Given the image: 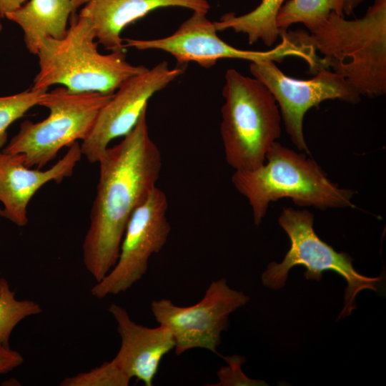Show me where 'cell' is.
Masks as SVG:
<instances>
[{
	"label": "cell",
	"mask_w": 386,
	"mask_h": 386,
	"mask_svg": "<svg viewBox=\"0 0 386 386\" xmlns=\"http://www.w3.org/2000/svg\"><path fill=\"white\" fill-rule=\"evenodd\" d=\"M147 111L98 162L96 194L82 244L84 264L96 282L115 265L130 217L159 178L162 154L149 135Z\"/></svg>",
	"instance_id": "cell-1"
},
{
	"label": "cell",
	"mask_w": 386,
	"mask_h": 386,
	"mask_svg": "<svg viewBox=\"0 0 386 386\" xmlns=\"http://www.w3.org/2000/svg\"><path fill=\"white\" fill-rule=\"evenodd\" d=\"M232 183L248 200L257 226L269 204L282 198L321 210L355 207L353 190L339 187L314 159L277 142L270 147L262 165L251 170L234 171Z\"/></svg>",
	"instance_id": "cell-2"
},
{
	"label": "cell",
	"mask_w": 386,
	"mask_h": 386,
	"mask_svg": "<svg viewBox=\"0 0 386 386\" xmlns=\"http://www.w3.org/2000/svg\"><path fill=\"white\" fill-rule=\"evenodd\" d=\"M95 39L91 21L71 14L62 39L42 40L36 54L39 71L31 88L47 91L60 84L72 92L113 94L124 81L148 69L129 63L125 51L99 53Z\"/></svg>",
	"instance_id": "cell-3"
},
{
	"label": "cell",
	"mask_w": 386,
	"mask_h": 386,
	"mask_svg": "<svg viewBox=\"0 0 386 386\" xmlns=\"http://www.w3.org/2000/svg\"><path fill=\"white\" fill-rule=\"evenodd\" d=\"M325 69L343 77L360 96L386 93V0H375L361 18L332 11L308 35Z\"/></svg>",
	"instance_id": "cell-4"
},
{
	"label": "cell",
	"mask_w": 386,
	"mask_h": 386,
	"mask_svg": "<svg viewBox=\"0 0 386 386\" xmlns=\"http://www.w3.org/2000/svg\"><path fill=\"white\" fill-rule=\"evenodd\" d=\"M222 96L219 130L225 160L234 171L256 169L281 136L278 105L262 82L234 69L225 72Z\"/></svg>",
	"instance_id": "cell-5"
},
{
	"label": "cell",
	"mask_w": 386,
	"mask_h": 386,
	"mask_svg": "<svg viewBox=\"0 0 386 386\" xmlns=\"http://www.w3.org/2000/svg\"><path fill=\"white\" fill-rule=\"evenodd\" d=\"M112 95L72 92L64 86L47 91L39 106L48 109V117L36 123L24 120L2 150L19 154L26 167L41 169L62 148L86 137L99 111Z\"/></svg>",
	"instance_id": "cell-6"
},
{
	"label": "cell",
	"mask_w": 386,
	"mask_h": 386,
	"mask_svg": "<svg viewBox=\"0 0 386 386\" xmlns=\"http://www.w3.org/2000/svg\"><path fill=\"white\" fill-rule=\"evenodd\" d=\"M314 215L307 209L284 208L279 224L288 235L290 248L280 263L271 262L262 275V283L271 289L282 288L289 271L295 266H303L307 279L320 281L325 271H333L347 282L344 305L337 320L350 315L356 308L357 295L364 290L377 291L381 277H370L360 274L352 265V258L337 252L322 241L313 229Z\"/></svg>",
	"instance_id": "cell-7"
},
{
	"label": "cell",
	"mask_w": 386,
	"mask_h": 386,
	"mask_svg": "<svg viewBox=\"0 0 386 386\" xmlns=\"http://www.w3.org/2000/svg\"><path fill=\"white\" fill-rule=\"evenodd\" d=\"M206 15L205 12L193 11L171 35L154 39H124V47L162 50L174 56L179 65L194 61L204 68L214 66L222 59L280 62L288 56L305 61L311 58L309 46L290 31L281 32V42L268 51L235 48L219 37L214 22Z\"/></svg>",
	"instance_id": "cell-8"
},
{
	"label": "cell",
	"mask_w": 386,
	"mask_h": 386,
	"mask_svg": "<svg viewBox=\"0 0 386 386\" xmlns=\"http://www.w3.org/2000/svg\"><path fill=\"white\" fill-rule=\"evenodd\" d=\"M249 300L247 295L232 289L222 278L212 281L202 300L193 305L180 307L169 299H161L152 302L151 310L159 325L170 330L177 355L196 348L218 355L221 334L228 327L230 314Z\"/></svg>",
	"instance_id": "cell-9"
},
{
	"label": "cell",
	"mask_w": 386,
	"mask_h": 386,
	"mask_svg": "<svg viewBox=\"0 0 386 386\" xmlns=\"http://www.w3.org/2000/svg\"><path fill=\"white\" fill-rule=\"evenodd\" d=\"M249 70L253 77L270 91L279 109L285 131L299 151L310 154L303 132L305 114L327 100L357 104L359 93L341 76L330 69L317 71L310 79L289 76L274 61H252Z\"/></svg>",
	"instance_id": "cell-10"
},
{
	"label": "cell",
	"mask_w": 386,
	"mask_h": 386,
	"mask_svg": "<svg viewBox=\"0 0 386 386\" xmlns=\"http://www.w3.org/2000/svg\"><path fill=\"white\" fill-rule=\"evenodd\" d=\"M165 193L155 187L130 217L117 261L109 272L91 289L102 299L125 292L147 272L150 257L161 251L171 232Z\"/></svg>",
	"instance_id": "cell-11"
},
{
	"label": "cell",
	"mask_w": 386,
	"mask_h": 386,
	"mask_svg": "<svg viewBox=\"0 0 386 386\" xmlns=\"http://www.w3.org/2000/svg\"><path fill=\"white\" fill-rule=\"evenodd\" d=\"M186 64L169 68L165 61L124 81L99 111L80 145L91 163L99 162L112 140L124 137L134 127L151 97L181 76Z\"/></svg>",
	"instance_id": "cell-12"
},
{
	"label": "cell",
	"mask_w": 386,
	"mask_h": 386,
	"mask_svg": "<svg viewBox=\"0 0 386 386\" xmlns=\"http://www.w3.org/2000/svg\"><path fill=\"white\" fill-rule=\"evenodd\" d=\"M81 156L76 142L56 163L41 170L26 167L21 154L4 152L0 147V202L4 205L0 215L18 227L26 226L27 207L33 196L45 184L60 183L71 177Z\"/></svg>",
	"instance_id": "cell-13"
},
{
	"label": "cell",
	"mask_w": 386,
	"mask_h": 386,
	"mask_svg": "<svg viewBox=\"0 0 386 386\" xmlns=\"http://www.w3.org/2000/svg\"><path fill=\"white\" fill-rule=\"evenodd\" d=\"M108 311L121 337L119 350L112 360L129 378L152 386L162 358L174 349L170 330L163 325L152 328L137 324L124 308L115 303Z\"/></svg>",
	"instance_id": "cell-14"
},
{
	"label": "cell",
	"mask_w": 386,
	"mask_h": 386,
	"mask_svg": "<svg viewBox=\"0 0 386 386\" xmlns=\"http://www.w3.org/2000/svg\"><path fill=\"white\" fill-rule=\"evenodd\" d=\"M179 6L207 14V0H89L79 14L92 23L96 38L105 49L125 51L122 30L159 8Z\"/></svg>",
	"instance_id": "cell-15"
},
{
	"label": "cell",
	"mask_w": 386,
	"mask_h": 386,
	"mask_svg": "<svg viewBox=\"0 0 386 386\" xmlns=\"http://www.w3.org/2000/svg\"><path fill=\"white\" fill-rule=\"evenodd\" d=\"M75 13L71 0H29L5 17L21 28L27 49L36 55L43 39L66 35L69 19Z\"/></svg>",
	"instance_id": "cell-16"
},
{
	"label": "cell",
	"mask_w": 386,
	"mask_h": 386,
	"mask_svg": "<svg viewBox=\"0 0 386 386\" xmlns=\"http://www.w3.org/2000/svg\"><path fill=\"white\" fill-rule=\"evenodd\" d=\"M286 0H261L251 11L237 16L234 13L222 15L214 21L217 31L227 29L242 33L247 36L249 44L261 41L267 46H272L279 36L276 25L278 12Z\"/></svg>",
	"instance_id": "cell-17"
},
{
	"label": "cell",
	"mask_w": 386,
	"mask_h": 386,
	"mask_svg": "<svg viewBox=\"0 0 386 386\" xmlns=\"http://www.w3.org/2000/svg\"><path fill=\"white\" fill-rule=\"evenodd\" d=\"M336 10V0H287L278 12L276 25L280 32L301 23L312 32Z\"/></svg>",
	"instance_id": "cell-18"
},
{
	"label": "cell",
	"mask_w": 386,
	"mask_h": 386,
	"mask_svg": "<svg viewBox=\"0 0 386 386\" xmlns=\"http://www.w3.org/2000/svg\"><path fill=\"white\" fill-rule=\"evenodd\" d=\"M42 312L34 301L18 300L8 281L0 278V343L9 346L10 335L14 327L24 318Z\"/></svg>",
	"instance_id": "cell-19"
},
{
	"label": "cell",
	"mask_w": 386,
	"mask_h": 386,
	"mask_svg": "<svg viewBox=\"0 0 386 386\" xmlns=\"http://www.w3.org/2000/svg\"><path fill=\"white\" fill-rule=\"evenodd\" d=\"M46 90L32 88L22 92L6 96H0V147L7 140V129L27 111L39 105Z\"/></svg>",
	"instance_id": "cell-20"
},
{
	"label": "cell",
	"mask_w": 386,
	"mask_h": 386,
	"mask_svg": "<svg viewBox=\"0 0 386 386\" xmlns=\"http://www.w3.org/2000/svg\"><path fill=\"white\" fill-rule=\"evenodd\" d=\"M129 378L112 360L92 370L65 377L61 386H127Z\"/></svg>",
	"instance_id": "cell-21"
},
{
	"label": "cell",
	"mask_w": 386,
	"mask_h": 386,
	"mask_svg": "<svg viewBox=\"0 0 386 386\" xmlns=\"http://www.w3.org/2000/svg\"><path fill=\"white\" fill-rule=\"evenodd\" d=\"M227 363V366L222 367L217 372L219 378L217 384L209 385L214 386L232 385H263L261 380H252L247 377L241 369L244 358L239 355L221 356Z\"/></svg>",
	"instance_id": "cell-22"
},
{
	"label": "cell",
	"mask_w": 386,
	"mask_h": 386,
	"mask_svg": "<svg viewBox=\"0 0 386 386\" xmlns=\"http://www.w3.org/2000/svg\"><path fill=\"white\" fill-rule=\"evenodd\" d=\"M23 362L24 358L19 352L0 343V375L10 372Z\"/></svg>",
	"instance_id": "cell-23"
},
{
	"label": "cell",
	"mask_w": 386,
	"mask_h": 386,
	"mask_svg": "<svg viewBox=\"0 0 386 386\" xmlns=\"http://www.w3.org/2000/svg\"><path fill=\"white\" fill-rule=\"evenodd\" d=\"M337 10L336 13L339 15L345 16L351 15L355 9L361 4L365 0H336Z\"/></svg>",
	"instance_id": "cell-24"
},
{
	"label": "cell",
	"mask_w": 386,
	"mask_h": 386,
	"mask_svg": "<svg viewBox=\"0 0 386 386\" xmlns=\"http://www.w3.org/2000/svg\"><path fill=\"white\" fill-rule=\"evenodd\" d=\"M27 0H0V15L2 18L17 9Z\"/></svg>",
	"instance_id": "cell-25"
},
{
	"label": "cell",
	"mask_w": 386,
	"mask_h": 386,
	"mask_svg": "<svg viewBox=\"0 0 386 386\" xmlns=\"http://www.w3.org/2000/svg\"><path fill=\"white\" fill-rule=\"evenodd\" d=\"M89 0H71L74 12L81 6L86 4Z\"/></svg>",
	"instance_id": "cell-26"
},
{
	"label": "cell",
	"mask_w": 386,
	"mask_h": 386,
	"mask_svg": "<svg viewBox=\"0 0 386 386\" xmlns=\"http://www.w3.org/2000/svg\"><path fill=\"white\" fill-rule=\"evenodd\" d=\"M1 18H2V17H1V15H0V32L1 31L2 28H3L2 24H1Z\"/></svg>",
	"instance_id": "cell-27"
},
{
	"label": "cell",
	"mask_w": 386,
	"mask_h": 386,
	"mask_svg": "<svg viewBox=\"0 0 386 386\" xmlns=\"http://www.w3.org/2000/svg\"><path fill=\"white\" fill-rule=\"evenodd\" d=\"M1 209L0 208V214H1Z\"/></svg>",
	"instance_id": "cell-28"
}]
</instances>
